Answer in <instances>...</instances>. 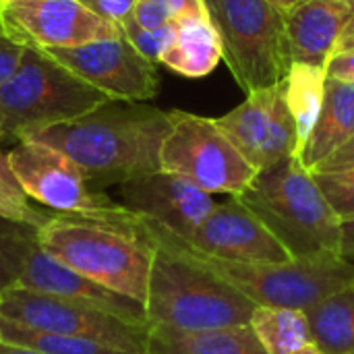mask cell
<instances>
[{
    "label": "cell",
    "mask_w": 354,
    "mask_h": 354,
    "mask_svg": "<svg viewBox=\"0 0 354 354\" xmlns=\"http://www.w3.org/2000/svg\"><path fill=\"white\" fill-rule=\"evenodd\" d=\"M0 301H2V292H0ZM0 322H2V315H0ZM0 342H2V332H0Z\"/></svg>",
    "instance_id": "40"
},
{
    "label": "cell",
    "mask_w": 354,
    "mask_h": 354,
    "mask_svg": "<svg viewBox=\"0 0 354 354\" xmlns=\"http://www.w3.org/2000/svg\"><path fill=\"white\" fill-rule=\"evenodd\" d=\"M0 315L31 330L89 338L131 354L147 353V326L131 324L116 315L21 286L2 292Z\"/></svg>",
    "instance_id": "9"
},
{
    "label": "cell",
    "mask_w": 354,
    "mask_h": 354,
    "mask_svg": "<svg viewBox=\"0 0 354 354\" xmlns=\"http://www.w3.org/2000/svg\"><path fill=\"white\" fill-rule=\"evenodd\" d=\"M170 114L145 102L108 100L95 110L29 137L68 156L93 191L160 170Z\"/></svg>",
    "instance_id": "1"
},
{
    "label": "cell",
    "mask_w": 354,
    "mask_h": 354,
    "mask_svg": "<svg viewBox=\"0 0 354 354\" xmlns=\"http://www.w3.org/2000/svg\"><path fill=\"white\" fill-rule=\"evenodd\" d=\"M170 129L160 149V170L189 178L205 193L241 195L257 170L243 158L216 118L170 110Z\"/></svg>",
    "instance_id": "8"
},
{
    "label": "cell",
    "mask_w": 354,
    "mask_h": 354,
    "mask_svg": "<svg viewBox=\"0 0 354 354\" xmlns=\"http://www.w3.org/2000/svg\"><path fill=\"white\" fill-rule=\"evenodd\" d=\"M216 122L257 172L290 156L299 158L297 124L284 97V81L247 93L243 104Z\"/></svg>",
    "instance_id": "12"
},
{
    "label": "cell",
    "mask_w": 354,
    "mask_h": 354,
    "mask_svg": "<svg viewBox=\"0 0 354 354\" xmlns=\"http://www.w3.org/2000/svg\"><path fill=\"white\" fill-rule=\"evenodd\" d=\"M222 60V46L207 15L187 17L174 23V39L164 52L160 64L166 68L199 79L209 75Z\"/></svg>",
    "instance_id": "20"
},
{
    "label": "cell",
    "mask_w": 354,
    "mask_h": 354,
    "mask_svg": "<svg viewBox=\"0 0 354 354\" xmlns=\"http://www.w3.org/2000/svg\"><path fill=\"white\" fill-rule=\"evenodd\" d=\"M297 354H326V353H324V351H319V348H317V346H315V344L311 342L309 346H305L303 351H299Z\"/></svg>",
    "instance_id": "38"
},
{
    "label": "cell",
    "mask_w": 354,
    "mask_h": 354,
    "mask_svg": "<svg viewBox=\"0 0 354 354\" xmlns=\"http://www.w3.org/2000/svg\"><path fill=\"white\" fill-rule=\"evenodd\" d=\"M340 255L354 261V216L340 220Z\"/></svg>",
    "instance_id": "34"
},
{
    "label": "cell",
    "mask_w": 354,
    "mask_h": 354,
    "mask_svg": "<svg viewBox=\"0 0 354 354\" xmlns=\"http://www.w3.org/2000/svg\"><path fill=\"white\" fill-rule=\"evenodd\" d=\"M151 224L168 243L214 272L218 278L226 280L257 307H288L309 311L315 303L354 284V263L342 255H322L284 263L228 261L201 253L185 239L168 232L156 222Z\"/></svg>",
    "instance_id": "5"
},
{
    "label": "cell",
    "mask_w": 354,
    "mask_h": 354,
    "mask_svg": "<svg viewBox=\"0 0 354 354\" xmlns=\"http://www.w3.org/2000/svg\"><path fill=\"white\" fill-rule=\"evenodd\" d=\"M326 79V66L307 62H292L284 79V97L297 124L299 153L317 122L324 104Z\"/></svg>",
    "instance_id": "23"
},
{
    "label": "cell",
    "mask_w": 354,
    "mask_h": 354,
    "mask_svg": "<svg viewBox=\"0 0 354 354\" xmlns=\"http://www.w3.org/2000/svg\"><path fill=\"white\" fill-rule=\"evenodd\" d=\"M6 158L25 195L52 212L93 214L116 205L102 191H93L79 166L56 147L23 139Z\"/></svg>",
    "instance_id": "10"
},
{
    "label": "cell",
    "mask_w": 354,
    "mask_h": 354,
    "mask_svg": "<svg viewBox=\"0 0 354 354\" xmlns=\"http://www.w3.org/2000/svg\"><path fill=\"white\" fill-rule=\"evenodd\" d=\"M145 354H266L251 326H232L205 332H180L147 324Z\"/></svg>",
    "instance_id": "19"
},
{
    "label": "cell",
    "mask_w": 354,
    "mask_h": 354,
    "mask_svg": "<svg viewBox=\"0 0 354 354\" xmlns=\"http://www.w3.org/2000/svg\"><path fill=\"white\" fill-rule=\"evenodd\" d=\"M0 354H44L33 348H25V346H17V344H6L0 342Z\"/></svg>",
    "instance_id": "37"
},
{
    "label": "cell",
    "mask_w": 354,
    "mask_h": 354,
    "mask_svg": "<svg viewBox=\"0 0 354 354\" xmlns=\"http://www.w3.org/2000/svg\"><path fill=\"white\" fill-rule=\"evenodd\" d=\"M292 259L340 255V218L297 156L259 170L236 195Z\"/></svg>",
    "instance_id": "4"
},
{
    "label": "cell",
    "mask_w": 354,
    "mask_h": 354,
    "mask_svg": "<svg viewBox=\"0 0 354 354\" xmlns=\"http://www.w3.org/2000/svg\"><path fill=\"white\" fill-rule=\"evenodd\" d=\"M15 2H25V0H0V6L2 4H15Z\"/></svg>",
    "instance_id": "39"
},
{
    "label": "cell",
    "mask_w": 354,
    "mask_h": 354,
    "mask_svg": "<svg viewBox=\"0 0 354 354\" xmlns=\"http://www.w3.org/2000/svg\"><path fill=\"white\" fill-rule=\"evenodd\" d=\"M108 100L44 50L25 46L19 68L0 85V141L19 143L54 124L75 120Z\"/></svg>",
    "instance_id": "6"
},
{
    "label": "cell",
    "mask_w": 354,
    "mask_h": 354,
    "mask_svg": "<svg viewBox=\"0 0 354 354\" xmlns=\"http://www.w3.org/2000/svg\"><path fill=\"white\" fill-rule=\"evenodd\" d=\"M344 168H354V137L342 147H338L330 158H326L313 172H334Z\"/></svg>",
    "instance_id": "33"
},
{
    "label": "cell",
    "mask_w": 354,
    "mask_h": 354,
    "mask_svg": "<svg viewBox=\"0 0 354 354\" xmlns=\"http://www.w3.org/2000/svg\"><path fill=\"white\" fill-rule=\"evenodd\" d=\"M0 218L12 220V222H23L41 228L50 214L39 212L29 203V197L21 189L17 176L10 170L6 153L0 149Z\"/></svg>",
    "instance_id": "26"
},
{
    "label": "cell",
    "mask_w": 354,
    "mask_h": 354,
    "mask_svg": "<svg viewBox=\"0 0 354 354\" xmlns=\"http://www.w3.org/2000/svg\"><path fill=\"white\" fill-rule=\"evenodd\" d=\"M222 58L245 93L280 85L292 64L286 15L266 0H203Z\"/></svg>",
    "instance_id": "7"
},
{
    "label": "cell",
    "mask_w": 354,
    "mask_h": 354,
    "mask_svg": "<svg viewBox=\"0 0 354 354\" xmlns=\"http://www.w3.org/2000/svg\"><path fill=\"white\" fill-rule=\"evenodd\" d=\"M266 354H297L313 342L307 311L288 307H255L249 322Z\"/></svg>",
    "instance_id": "22"
},
{
    "label": "cell",
    "mask_w": 354,
    "mask_h": 354,
    "mask_svg": "<svg viewBox=\"0 0 354 354\" xmlns=\"http://www.w3.org/2000/svg\"><path fill=\"white\" fill-rule=\"evenodd\" d=\"M143 222L156 241L145 299L149 326L205 332L251 322L253 301L168 243L149 220Z\"/></svg>",
    "instance_id": "3"
},
{
    "label": "cell",
    "mask_w": 354,
    "mask_h": 354,
    "mask_svg": "<svg viewBox=\"0 0 354 354\" xmlns=\"http://www.w3.org/2000/svg\"><path fill=\"white\" fill-rule=\"evenodd\" d=\"M313 176L340 220L354 216V168L313 172Z\"/></svg>",
    "instance_id": "29"
},
{
    "label": "cell",
    "mask_w": 354,
    "mask_h": 354,
    "mask_svg": "<svg viewBox=\"0 0 354 354\" xmlns=\"http://www.w3.org/2000/svg\"><path fill=\"white\" fill-rule=\"evenodd\" d=\"M120 205L187 241L214 209L216 201L189 178L158 170L122 183Z\"/></svg>",
    "instance_id": "14"
},
{
    "label": "cell",
    "mask_w": 354,
    "mask_h": 354,
    "mask_svg": "<svg viewBox=\"0 0 354 354\" xmlns=\"http://www.w3.org/2000/svg\"><path fill=\"white\" fill-rule=\"evenodd\" d=\"M326 75L354 83V52H334L326 62Z\"/></svg>",
    "instance_id": "32"
},
{
    "label": "cell",
    "mask_w": 354,
    "mask_h": 354,
    "mask_svg": "<svg viewBox=\"0 0 354 354\" xmlns=\"http://www.w3.org/2000/svg\"><path fill=\"white\" fill-rule=\"evenodd\" d=\"M334 52H354V17L351 19V23L346 25V29L342 31Z\"/></svg>",
    "instance_id": "35"
},
{
    "label": "cell",
    "mask_w": 354,
    "mask_h": 354,
    "mask_svg": "<svg viewBox=\"0 0 354 354\" xmlns=\"http://www.w3.org/2000/svg\"><path fill=\"white\" fill-rule=\"evenodd\" d=\"M17 286L35 290V292H44V295H52V297L83 305V307H91V309L116 315L120 319H127L131 324L147 326L145 307L139 301L118 295L81 274H77L68 266H64L58 259H54L52 255H48L41 247H37L33 251V255L29 257V263H27Z\"/></svg>",
    "instance_id": "16"
},
{
    "label": "cell",
    "mask_w": 354,
    "mask_h": 354,
    "mask_svg": "<svg viewBox=\"0 0 354 354\" xmlns=\"http://www.w3.org/2000/svg\"><path fill=\"white\" fill-rule=\"evenodd\" d=\"M89 10H93L95 15L104 17L106 21L114 23L118 29L120 25L133 17L135 4L137 0H81Z\"/></svg>",
    "instance_id": "31"
},
{
    "label": "cell",
    "mask_w": 354,
    "mask_h": 354,
    "mask_svg": "<svg viewBox=\"0 0 354 354\" xmlns=\"http://www.w3.org/2000/svg\"><path fill=\"white\" fill-rule=\"evenodd\" d=\"M0 332H2V342L33 348V351H39L44 354H131L112 348L108 344H102L97 340L48 334V332L19 326L8 319L0 322Z\"/></svg>",
    "instance_id": "24"
},
{
    "label": "cell",
    "mask_w": 354,
    "mask_h": 354,
    "mask_svg": "<svg viewBox=\"0 0 354 354\" xmlns=\"http://www.w3.org/2000/svg\"><path fill=\"white\" fill-rule=\"evenodd\" d=\"M122 35L131 41V46L149 62H153L156 66L160 64L164 52L170 48L172 39H174V23H168L164 27H156V29H145L139 23H135V19H127L120 25Z\"/></svg>",
    "instance_id": "28"
},
{
    "label": "cell",
    "mask_w": 354,
    "mask_h": 354,
    "mask_svg": "<svg viewBox=\"0 0 354 354\" xmlns=\"http://www.w3.org/2000/svg\"><path fill=\"white\" fill-rule=\"evenodd\" d=\"M44 52L110 100L147 102L160 91L156 64L143 58L124 35Z\"/></svg>",
    "instance_id": "11"
},
{
    "label": "cell",
    "mask_w": 354,
    "mask_h": 354,
    "mask_svg": "<svg viewBox=\"0 0 354 354\" xmlns=\"http://www.w3.org/2000/svg\"><path fill=\"white\" fill-rule=\"evenodd\" d=\"M39 247L77 274L145 307L156 241L143 218L124 205L93 214L52 212L39 228Z\"/></svg>",
    "instance_id": "2"
},
{
    "label": "cell",
    "mask_w": 354,
    "mask_h": 354,
    "mask_svg": "<svg viewBox=\"0 0 354 354\" xmlns=\"http://www.w3.org/2000/svg\"><path fill=\"white\" fill-rule=\"evenodd\" d=\"M0 25L17 41L39 50L75 48L122 31L81 0H25L0 6Z\"/></svg>",
    "instance_id": "13"
},
{
    "label": "cell",
    "mask_w": 354,
    "mask_h": 354,
    "mask_svg": "<svg viewBox=\"0 0 354 354\" xmlns=\"http://www.w3.org/2000/svg\"><path fill=\"white\" fill-rule=\"evenodd\" d=\"M187 243L207 255L228 261L284 263L292 261L282 243L236 197L216 203Z\"/></svg>",
    "instance_id": "15"
},
{
    "label": "cell",
    "mask_w": 354,
    "mask_h": 354,
    "mask_svg": "<svg viewBox=\"0 0 354 354\" xmlns=\"http://www.w3.org/2000/svg\"><path fill=\"white\" fill-rule=\"evenodd\" d=\"M23 52H25V44L17 41L0 25V85H4L15 75V71L21 64Z\"/></svg>",
    "instance_id": "30"
},
{
    "label": "cell",
    "mask_w": 354,
    "mask_h": 354,
    "mask_svg": "<svg viewBox=\"0 0 354 354\" xmlns=\"http://www.w3.org/2000/svg\"><path fill=\"white\" fill-rule=\"evenodd\" d=\"M266 2H270L272 6H276L280 12H284L286 17L295 10V8H299L305 0H266Z\"/></svg>",
    "instance_id": "36"
},
{
    "label": "cell",
    "mask_w": 354,
    "mask_h": 354,
    "mask_svg": "<svg viewBox=\"0 0 354 354\" xmlns=\"http://www.w3.org/2000/svg\"><path fill=\"white\" fill-rule=\"evenodd\" d=\"M354 137V83L326 79L324 104L317 122L305 141L299 160L307 170H315L326 158Z\"/></svg>",
    "instance_id": "18"
},
{
    "label": "cell",
    "mask_w": 354,
    "mask_h": 354,
    "mask_svg": "<svg viewBox=\"0 0 354 354\" xmlns=\"http://www.w3.org/2000/svg\"><path fill=\"white\" fill-rule=\"evenodd\" d=\"M37 247V226L0 218V292L19 284L29 257Z\"/></svg>",
    "instance_id": "25"
},
{
    "label": "cell",
    "mask_w": 354,
    "mask_h": 354,
    "mask_svg": "<svg viewBox=\"0 0 354 354\" xmlns=\"http://www.w3.org/2000/svg\"><path fill=\"white\" fill-rule=\"evenodd\" d=\"M313 344L326 354H354V284L346 286L309 311Z\"/></svg>",
    "instance_id": "21"
},
{
    "label": "cell",
    "mask_w": 354,
    "mask_h": 354,
    "mask_svg": "<svg viewBox=\"0 0 354 354\" xmlns=\"http://www.w3.org/2000/svg\"><path fill=\"white\" fill-rule=\"evenodd\" d=\"M207 15L203 0H137L133 19L145 29L164 27L187 17Z\"/></svg>",
    "instance_id": "27"
},
{
    "label": "cell",
    "mask_w": 354,
    "mask_h": 354,
    "mask_svg": "<svg viewBox=\"0 0 354 354\" xmlns=\"http://www.w3.org/2000/svg\"><path fill=\"white\" fill-rule=\"evenodd\" d=\"M354 17V0H305L286 17L292 62L326 66Z\"/></svg>",
    "instance_id": "17"
}]
</instances>
